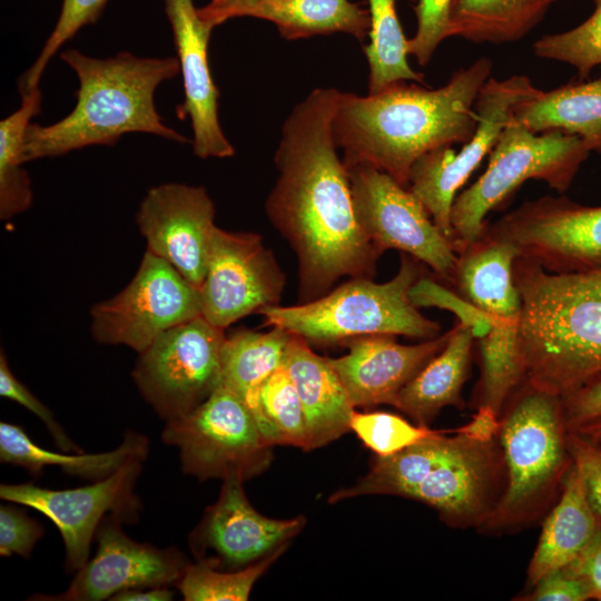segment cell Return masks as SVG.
<instances>
[{
	"mask_svg": "<svg viewBox=\"0 0 601 601\" xmlns=\"http://www.w3.org/2000/svg\"><path fill=\"white\" fill-rule=\"evenodd\" d=\"M341 91L316 88L285 119L274 162L278 171L265 210L298 264L299 303L342 277L373 278L381 254L362 230L349 174L337 154L333 120Z\"/></svg>",
	"mask_w": 601,
	"mask_h": 601,
	"instance_id": "6da1fadb",
	"label": "cell"
},
{
	"mask_svg": "<svg viewBox=\"0 0 601 601\" xmlns=\"http://www.w3.org/2000/svg\"><path fill=\"white\" fill-rule=\"evenodd\" d=\"M491 71V59L481 57L437 89L401 81L367 96L341 92L333 134L346 167L370 165L407 187L421 156L473 136L474 104Z\"/></svg>",
	"mask_w": 601,
	"mask_h": 601,
	"instance_id": "7a4b0ae2",
	"label": "cell"
},
{
	"mask_svg": "<svg viewBox=\"0 0 601 601\" xmlns=\"http://www.w3.org/2000/svg\"><path fill=\"white\" fill-rule=\"evenodd\" d=\"M60 58L78 78L76 105L65 118L51 125H29L26 162L95 145L112 146L129 132L189 141L164 124L155 105L157 88L179 73L176 57L147 58L122 51L101 59L67 49Z\"/></svg>",
	"mask_w": 601,
	"mask_h": 601,
	"instance_id": "3957f363",
	"label": "cell"
},
{
	"mask_svg": "<svg viewBox=\"0 0 601 601\" xmlns=\"http://www.w3.org/2000/svg\"><path fill=\"white\" fill-rule=\"evenodd\" d=\"M513 280L524 382L562 396L601 373V288L591 272L554 274L518 257Z\"/></svg>",
	"mask_w": 601,
	"mask_h": 601,
	"instance_id": "277c9868",
	"label": "cell"
},
{
	"mask_svg": "<svg viewBox=\"0 0 601 601\" xmlns=\"http://www.w3.org/2000/svg\"><path fill=\"white\" fill-rule=\"evenodd\" d=\"M450 431L426 437L395 454L376 456L354 485L331 495L333 502L370 494L416 500L436 510L452 526H482L500 499L505 467L495 440L477 442Z\"/></svg>",
	"mask_w": 601,
	"mask_h": 601,
	"instance_id": "5b68a950",
	"label": "cell"
},
{
	"mask_svg": "<svg viewBox=\"0 0 601 601\" xmlns=\"http://www.w3.org/2000/svg\"><path fill=\"white\" fill-rule=\"evenodd\" d=\"M568 432L560 395L526 382L512 393L501 413L497 433L505 467L504 489L482 528L515 529L544 510L572 464Z\"/></svg>",
	"mask_w": 601,
	"mask_h": 601,
	"instance_id": "8992f818",
	"label": "cell"
},
{
	"mask_svg": "<svg viewBox=\"0 0 601 601\" xmlns=\"http://www.w3.org/2000/svg\"><path fill=\"white\" fill-rule=\"evenodd\" d=\"M423 265L402 254L397 273L385 283L353 277L314 300L277 305L258 314L265 326L284 328L308 344H344L376 334L431 339L440 335L441 325L425 317L410 298L411 287L424 275Z\"/></svg>",
	"mask_w": 601,
	"mask_h": 601,
	"instance_id": "52a82bcc",
	"label": "cell"
},
{
	"mask_svg": "<svg viewBox=\"0 0 601 601\" xmlns=\"http://www.w3.org/2000/svg\"><path fill=\"white\" fill-rule=\"evenodd\" d=\"M590 152L577 135L561 130L533 132L512 116L489 155L484 173L453 203L455 253L481 236L487 224L486 215L526 180L544 181L560 194L568 190Z\"/></svg>",
	"mask_w": 601,
	"mask_h": 601,
	"instance_id": "ba28073f",
	"label": "cell"
},
{
	"mask_svg": "<svg viewBox=\"0 0 601 601\" xmlns=\"http://www.w3.org/2000/svg\"><path fill=\"white\" fill-rule=\"evenodd\" d=\"M162 441L178 447L181 470L200 481L238 476L247 481L273 460L246 403L223 385L189 414L166 422Z\"/></svg>",
	"mask_w": 601,
	"mask_h": 601,
	"instance_id": "9c48e42d",
	"label": "cell"
},
{
	"mask_svg": "<svg viewBox=\"0 0 601 601\" xmlns=\"http://www.w3.org/2000/svg\"><path fill=\"white\" fill-rule=\"evenodd\" d=\"M225 329L198 316L158 336L139 353L132 378L165 422L180 418L220 385Z\"/></svg>",
	"mask_w": 601,
	"mask_h": 601,
	"instance_id": "30bf717a",
	"label": "cell"
},
{
	"mask_svg": "<svg viewBox=\"0 0 601 601\" xmlns=\"http://www.w3.org/2000/svg\"><path fill=\"white\" fill-rule=\"evenodd\" d=\"M91 335L100 344L138 354L158 336L201 316L199 289L165 259L146 250L129 284L91 311Z\"/></svg>",
	"mask_w": 601,
	"mask_h": 601,
	"instance_id": "8fae6325",
	"label": "cell"
},
{
	"mask_svg": "<svg viewBox=\"0 0 601 601\" xmlns=\"http://www.w3.org/2000/svg\"><path fill=\"white\" fill-rule=\"evenodd\" d=\"M536 88L524 75L489 78L481 88L474 110L473 136L456 151L444 146L421 156L412 166L407 188L422 203L435 225L452 243L451 211L456 194L490 155L514 107Z\"/></svg>",
	"mask_w": 601,
	"mask_h": 601,
	"instance_id": "7c38bea8",
	"label": "cell"
},
{
	"mask_svg": "<svg viewBox=\"0 0 601 601\" xmlns=\"http://www.w3.org/2000/svg\"><path fill=\"white\" fill-rule=\"evenodd\" d=\"M347 169L357 221L377 252L407 254L452 284L457 255L411 190L373 166Z\"/></svg>",
	"mask_w": 601,
	"mask_h": 601,
	"instance_id": "4fadbf2b",
	"label": "cell"
},
{
	"mask_svg": "<svg viewBox=\"0 0 601 601\" xmlns=\"http://www.w3.org/2000/svg\"><path fill=\"white\" fill-rule=\"evenodd\" d=\"M483 233L512 243L520 256L554 274L601 268V206H583L564 196L526 200Z\"/></svg>",
	"mask_w": 601,
	"mask_h": 601,
	"instance_id": "5bb4252c",
	"label": "cell"
},
{
	"mask_svg": "<svg viewBox=\"0 0 601 601\" xmlns=\"http://www.w3.org/2000/svg\"><path fill=\"white\" fill-rule=\"evenodd\" d=\"M145 461L130 459L109 476L76 489H45L31 482L1 484L0 497L46 515L63 540L67 571H78L88 562L92 538L106 515L122 523L138 520L141 504L135 486Z\"/></svg>",
	"mask_w": 601,
	"mask_h": 601,
	"instance_id": "9a60e30c",
	"label": "cell"
},
{
	"mask_svg": "<svg viewBox=\"0 0 601 601\" xmlns=\"http://www.w3.org/2000/svg\"><path fill=\"white\" fill-rule=\"evenodd\" d=\"M285 285V274L260 235L215 227L199 287L206 321L225 329L247 315L280 305Z\"/></svg>",
	"mask_w": 601,
	"mask_h": 601,
	"instance_id": "2e32d148",
	"label": "cell"
},
{
	"mask_svg": "<svg viewBox=\"0 0 601 601\" xmlns=\"http://www.w3.org/2000/svg\"><path fill=\"white\" fill-rule=\"evenodd\" d=\"M121 523L112 514L105 516L96 532L93 559L77 571L65 592L31 599L100 601L125 590L177 585L190 563L187 556L176 548L159 549L134 541Z\"/></svg>",
	"mask_w": 601,
	"mask_h": 601,
	"instance_id": "e0dca14e",
	"label": "cell"
},
{
	"mask_svg": "<svg viewBox=\"0 0 601 601\" xmlns=\"http://www.w3.org/2000/svg\"><path fill=\"white\" fill-rule=\"evenodd\" d=\"M215 206L206 189L179 183L150 188L136 223L147 250L165 259L199 289L207 269Z\"/></svg>",
	"mask_w": 601,
	"mask_h": 601,
	"instance_id": "ac0fdd59",
	"label": "cell"
},
{
	"mask_svg": "<svg viewBox=\"0 0 601 601\" xmlns=\"http://www.w3.org/2000/svg\"><path fill=\"white\" fill-rule=\"evenodd\" d=\"M165 11L184 87V100L176 112L180 120H190L193 151L203 159L233 157L234 146L223 132L218 117L220 93L208 63V45L215 27L200 17L194 0H165Z\"/></svg>",
	"mask_w": 601,
	"mask_h": 601,
	"instance_id": "d6986e66",
	"label": "cell"
},
{
	"mask_svg": "<svg viewBox=\"0 0 601 601\" xmlns=\"http://www.w3.org/2000/svg\"><path fill=\"white\" fill-rule=\"evenodd\" d=\"M218 500L206 510L200 523L190 534V548L197 559L208 550L217 566H247L276 551L300 532L306 520L269 519L249 503L243 479L223 480ZM206 559V558H204Z\"/></svg>",
	"mask_w": 601,
	"mask_h": 601,
	"instance_id": "ffe728a7",
	"label": "cell"
},
{
	"mask_svg": "<svg viewBox=\"0 0 601 601\" xmlns=\"http://www.w3.org/2000/svg\"><path fill=\"white\" fill-rule=\"evenodd\" d=\"M450 331L422 343L405 345L393 335L348 339V352L328 358L354 407L396 406L404 386L444 347Z\"/></svg>",
	"mask_w": 601,
	"mask_h": 601,
	"instance_id": "44dd1931",
	"label": "cell"
},
{
	"mask_svg": "<svg viewBox=\"0 0 601 601\" xmlns=\"http://www.w3.org/2000/svg\"><path fill=\"white\" fill-rule=\"evenodd\" d=\"M283 364L303 405L309 451L351 431L355 407L328 357L317 355L304 338L290 333Z\"/></svg>",
	"mask_w": 601,
	"mask_h": 601,
	"instance_id": "7402d4cb",
	"label": "cell"
},
{
	"mask_svg": "<svg viewBox=\"0 0 601 601\" xmlns=\"http://www.w3.org/2000/svg\"><path fill=\"white\" fill-rule=\"evenodd\" d=\"M452 285L467 300L495 318H519L521 296L513 280L520 256L510 242L485 233L462 247Z\"/></svg>",
	"mask_w": 601,
	"mask_h": 601,
	"instance_id": "603a6c76",
	"label": "cell"
},
{
	"mask_svg": "<svg viewBox=\"0 0 601 601\" xmlns=\"http://www.w3.org/2000/svg\"><path fill=\"white\" fill-rule=\"evenodd\" d=\"M601 528L577 467L571 464L562 481L559 502L546 516L528 569L533 587L546 573L572 563Z\"/></svg>",
	"mask_w": 601,
	"mask_h": 601,
	"instance_id": "cb8c5ba5",
	"label": "cell"
},
{
	"mask_svg": "<svg viewBox=\"0 0 601 601\" xmlns=\"http://www.w3.org/2000/svg\"><path fill=\"white\" fill-rule=\"evenodd\" d=\"M444 347L404 386L396 408L416 424L427 426L445 406L464 407L463 386L469 377L475 338L457 323Z\"/></svg>",
	"mask_w": 601,
	"mask_h": 601,
	"instance_id": "d4e9b609",
	"label": "cell"
},
{
	"mask_svg": "<svg viewBox=\"0 0 601 601\" xmlns=\"http://www.w3.org/2000/svg\"><path fill=\"white\" fill-rule=\"evenodd\" d=\"M513 118L533 132L561 130L577 135L590 151L601 155V78L549 91L536 88L514 107Z\"/></svg>",
	"mask_w": 601,
	"mask_h": 601,
	"instance_id": "484cf974",
	"label": "cell"
},
{
	"mask_svg": "<svg viewBox=\"0 0 601 601\" xmlns=\"http://www.w3.org/2000/svg\"><path fill=\"white\" fill-rule=\"evenodd\" d=\"M148 439L128 431L121 444L109 452L98 454H60L36 444L22 426L0 423V461L28 470L39 475L45 466H59L67 474L90 481H99L116 472L134 457L148 456Z\"/></svg>",
	"mask_w": 601,
	"mask_h": 601,
	"instance_id": "4316f807",
	"label": "cell"
},
{
	"mask_svg": "<svg viewBox=\"0 0 601 601\" xmlns=\"http://www.w3.org/2000/svg\"><path fill=\"white\" fill-rule=\"evenodd\" d=\"M245 17L275 23L287 40L334 32L363 40L371 24L370 12L349 0H265Z\"/></svg>",
	"mask_w": 601,
	"mask_h": 601,
	"instance_id": "83f0119b",
	"label": "cell"
},
{
	"mask_svg": "<svg viewBox=\"0 0 601 601\" xmlns=\"http://www.w3.org/2000/svg\"><path fill=\"white\" fill-rule=\"evenodd\" d=\"M290 333L243 329L226 336L221 352L220 385L239 396L250 412L264 382L283 365Z\"/></svg>",
	"mask_w": 601,
	"mask_h": 601,
	"instance_id": "f1b7e54d",
	"label": "cell"
},
{
	"mask_svg": "<svg viewBox=\"0 0 601 601\" xmlns=\"http://www.w3.org/2000/svg\"><path fill=\"white\" fill-rule=\"evenodd\" d=\"M546 9L540 0H454L449 38L476 43L514 42L542 20Z\"/></svg>",
	"mask_w": 601,
	"mask_h": 601,
	"instance_id": "f546056e",
	"label": "cell"
},
{
	"mask_svg": "<svg viewBox=\"0 0 601 601\" xmlns=\"http://www.w3.org/2000/svg\"><path fill=\"white\" fill-rule=\"evenodd\" d=\"M519 318H495L492 329L475 339L481 376L474 390L475 406L487 405L500 416L512 393L525 380Z\"/></svg>",
	"mask_w": 601,
	"mask_h": 601,
	"instance_id": "4dcf8cb0",
	"label": "cell"
},
{
	"mask_svg": "<svg viewBox=\"0 0 601 601\" xmlns=\"http://www.w3.org/2000/svg\"><path fill=\"white\" fill-rule=\"evenodd\" d=\"M20 107L0 121V218L26 211L32 204L31 180L22 168L26 132L31 119L40 114L39 87L21 93Z\"/></svg>",
	"mask_w": 601,
	"mask_h": 601,
	"instance_id": "1f68e13d",
	"label": "cell"
},
{
	"mask_svg": "<svg viewBox=\"0 0 601 601\" xmlns=\"http://www.w3.org/2000/svg\"><path fill=\"white\" fill-rule=\"evenodd\" d=\"M370 43L364 52L368 63V93L401 81L424 83V75L411 68L407 41L396 16V0H367Z\"/></svg>",
	"mask_w": 601,
	"mask_h": 601,
	"instance_id": "d6a6232c",
	"label": "cell"
},
{
	"mask_svg": "<svg viewBox=\"0 0 601 601\" xmlns=\"http://www.w3.org/2000/svg\"><path fill=\"white\" fill-rule=\"evenodd\" d=\"M252 413L269 445H292L309 451L303 405L284 364L259 388Z\"/></svg>",
	"mask_w": 601,
	"mask_h": 601,
	"instance_id": "836d02e7",
	"label": "cell"
},
{
	"mask_svg": "<svg viewBox=\"0 0 601 601\" xmlns=\"http://www.w3.org/2000/svg\"><path fill=\"white\" fill-rule=\"evenodd\" d=\"M282 545L267 556L242 570L224 572L209 558L189 563L177 583L186 601H244L248 600L255 582L286 550Z\"/></svg>",
	"mask_w": 601,
	"mask_h": 601,
	"instance_id": "e575fe53",
	"label": "cell"
},
{
	"mask_svg": "<svg viewBox=\"0 0 601 601\" xmlns=\"http://www.w3.org/2000/svg\"><path fill=\"white\" fill-rule=\"evenodd\" d=\"M595 4L593 13L578 27L538 39L534 55L569 63L577 69L579 80L588 78L594 67H601V0Z\"/></svg>",
	"mask_w": 601,
	"mask_h": 601,
	"instance_id": "d590c367",
	"label": "cell"
},
{
	"mask_svg": "<svg viewBox=\"0 0 601 601\" xmlns=\"http://www.w3.org/2000/svg\"><path fill=\"white\" fill-rule=\"evenodd\" d=\"M351 430L366 447L378 456L395 454L442 431L425 425H414L398 415L386 412L359 413L354 411Z\"/></svg>",
	"mask_w": 601,
	"mask_h": 601,
	"instance_id": "8d00e7d4",
	"label": "cell"
},
{
	"mask_svg": "<svg viewBox=\"0 0 601 601\" xmlns=\"http://www.w3.org/2000/svg\"><path fill=\"white\" fill-rule=\"evenodd\" d=\"M107 0H62L61 12L52 32L35 62L19 79L20 93L39 87L42 73L52 57L83 26L97 20Z\"/></svg>",
	"mask_w": 601,
	"mask_h": 601,
	"instance_id": "74e56055",
	"label": "cell"
},
{
	"mask_svg": "<svg viewBox=\"0 0 601 601\" xmlns=\"http://www.w3.org/2000/svg\"><path fill=\"white\" fill-rule=\"evenodd\" d=\"M412 303L421 307H437L453 313L475 339L484 337L493 327L494 317L428 275H422L411 287Z\"/></svg>",
	"mask_w": 601,
	"mask_h": 601,
	"instance_id": "f35d334b",
	"label": "cell"
},
{
	"mask_svg": "<svg viewBox=\"0 0 601 601\" xmlns=\"http://www.w3.org/2000/svg\"><path fill=\"white\" fill-rule=\"evenodd\" d=\"M454 0H418L415 7L416 31L407 41L408 55L421 66L432 59L439 45L449 38L450 16Z\"/></svg>",
	"mask_w": 601,
	"mask_h": 601,
	"instance_id": "ab89813d",
	"label": "cell"
},
{
	"mask_svg": "<svg viewBox=\"0 0 601 601\" xmlns=\"http://www.w3.org/2000/svg\"><path fill=\"white\" fill-rule=\"evenodd\" d=\"M0 395L19 403L36 414L46 424L50 435L61 450L81 453V449L68 437L56 422L51 411L14 376L3 352L0 355Z\"/></svg>",
	"mask_w": 601,
	"mask_h": 601,
	"instance_id": "60d3db41",
	"label": "cell"
},
{
	"mask_svg": "<svg viewBox=\"0 0 601 601\" xmlns=\"http://www.w3.org/2000/svg\"><path fill=\"white\" fill-rule=\"evenodd\" d=\"M43 528L29 518L22 509L0 506V554H18L28 559L36 543L43 535Z\"/></svg>",
	"mask_w": 601,
	"mask_h": 601,
	"instance_id": "b9f144b4",
	"label": "cell"
},
{
	"mask_svg": "<svg viewBox=\"0 0 601 601\" xmlns=\"http://www.w3.org/2000/svg\"><path fill=\"white\" fill-rule=\"evenodd\" d=\"M568 449L584 485L588 500L601 521V447L584 435L569 430Z\"/></svg>",
	"mask_w": 601,
	"mask_h": 601,
	"instance_id": "7bdbcfd3",
	"label": "cell"
},
{
	"mask_svg": "<svg viewBox=\"0 0 601 601\" xmlns=\"http://www.w3.org/2000/svg\"><path fill=\"white\" fill-rule=\"evenodd\" d=\"M533 588L523 600L584 601L592 598L587 583L566 566L546 573Z\"/></svg>",
	"mask_w": 601,
	"mask_h": 601,
	"instance_id": "ee69618b",
	"label": "cell"
},
{
	"mask_svg": "<svg viewBox=\"0 0 601 601\" xmlns=\"http://www.w3.org/2000/svg\"><path fill=\"white\" fill-rule=\"evenodd\" d=\"M568 430L601 420V373L561 396Z\"/></svg>",
	"mask_w": 601,
	"mask_h": 601,
	"instance_id": "f6af8a7d",
	"label": "cell"
},
{
	"mask_svg": "<svg viewBox=\"0 0 601 601\" xmlns=\"http://www.w3.org/2000/svg\"><path fill=\"white\" fill-rule=\"evenodd\" d=\"M566 568L587 583L592 598L601 600V528L583 552Z\"/></svg>",
	"mask_w": 601,
	"mask_h": 601,
	"instance_id": "bcb514c9",
	"label": "cell"
},
{
	"mask_svg": "<svg viewBox=\"0 0 601 601\" xmlns=\"http://www.w3.org/2000/svg\"><path fill=\"white\" fill-rule=\"evenodd\" d=\"M499 428L500 415L490 406L481 405L476 407V413L469 423L452 430V432L462 434L473 441L490 442L495 440Z\"/></svg>",
	"mask_w": 601,
	"mask_h": 601,
	"instance_id": "7dc6e473",
	"label": "cell"
},
{
	"mask_svg": "<svg viewBox=\"0 0 601 601\" xmlns=\"http://www.w3.org/2000/svg\"><path fill=\"white\" fill-rule=\"evenodd\" d=\"M265 0H210L205 7L198 9L200 17L211 26L227 21L235 17H245L246 12Z\"/></svg>",
	"mask_w": 601,
	"mask_h": 601,
	"instance_id": "c3c4849f",
	"label": "cell"
},
{
	"mask_svg": "<svg viewBox=\"0 0 601 601\" xmlns=\"http://www.w3.org/2000/svg\"><path fill=\"white\" fill-rule=\"evenodd\" d=\"M175 598V592L168 587L145 589H131L116 593L110 598L112 601H169Z\"/></svg>",
	"mask_w": 601,
	"mask_h": 601,
	"instance_id": "681fc988",
	"label": "cell"
},
{
	"mask_svg": "<svg viewBox=\"0 0 601 601\" xmlns=\"http://www.w3.org/2000/svg\"><path fill=\"white\" fill-rule=\"evenodd\" d=\"M571 431H575L584 436H589L591 441L601 444V420L585 423Z\"/></svg>",
	"mask_w": 601,
	"mask_h": 601,
	"instance_id": "f907efd6",
	"label": "cell"
},
{
	"mask_svg": "<svg viewBox=\"0 0 601 601\" xmlns=\"http://www.w3.org/2000/svg\"><path fill=\"white\" fill-rule=\"evenodd\" d=\"M591 274L593 275L594 279L601 288V268L592 270Z\"/></svg>",
	"mask_w": 601,
	"mask_h": 601,
	"instance_id": "816d5d0a",
	"label": "cell"
},
{
	"mask_svg": "<svg viewBox=\"0 0 601 601\" xmlns=\"http://www.w3.org/2000/svg\"><path fill=\"white\" fill-rule=\"evenodd\" d=\"M540 1L549 7L552 2H554L556 0H540ZM593 1L595 2L597 0H593Z\"/></svg>",
	"mask_w": 601,
	"mask_h": 601,
	"instance_id": "f5cc1de1",
	"label": "cell"
}]
</instances>
